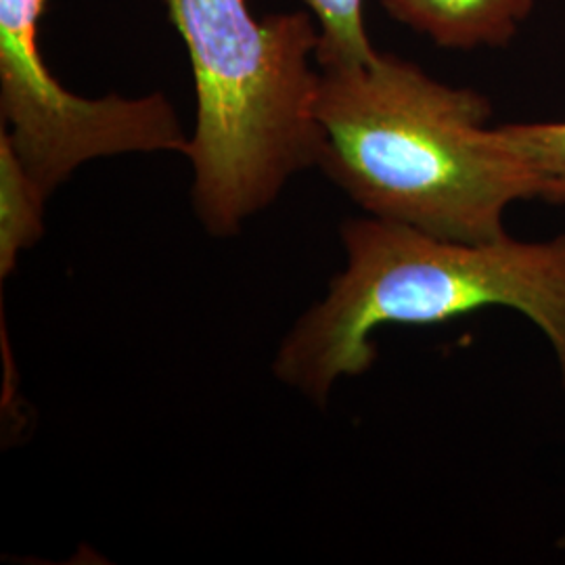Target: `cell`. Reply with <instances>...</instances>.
<instances>
[{
  "label": "cell",
  "mask_w": 565,
  "mask_h": 565,
  "mask_svg": "<svg viewBox=\"0 0 565 565\" xmlns=\"http://www.w3.org/2000/svg\"><path fill=\"white\" fill-rule=\"evenodd\" d=\"M319 168L352 202L443 239L507 237V205L530 189L499 130L486 126L480 93L387 53L319 65Z\"/></svg>",
  "instance_id": "1"
},
{
  "label": "cell",
  "mask_w": 565,
  "mask_h": 565,
  "mask_svg": "<svg viewBox=\"0 0 565 565\" xmlns=\"http://www.w3.org/2000/svg\"><path fill=\"white\" fill-rule=\"evenodd\" d=\"M343 268L291 324L273 373L324 406L333 387L364 375L385 324H438L505 306L545 331L565 373V235L548 243L443 239L375 216L340 231Z\"/></svg>",
  "instance_id": "2"
},
{
  "label": "cell",
  "mask_w": 565,
  "mask_h": 565,
  "mask_svg": "<svg viewBox=\"0 0 565 565\" xmlns=\"http://www.w3.org/2000/svg\"><path fill=\"white\" fill-rule=\"evenodd\" d=\"M195 78L191 203L214 239H233L319 168L315 103L321 32L306 13L254 18L245 0H163Z\"/></svg>",
  "instance_id": "3"
},
{
  "label": "cell",
  "mask_w": 565,
  "mask_h": 565,
  "mask_svg": "<svg viewBox=\"0 0 565 565\" xmlns=\"http://www.w3.org/2000/svg\"><path fill=\"white\" fill-rule=\"evenodd\" d=\"M49 0H0L2 132L51 198L86 162L128 153H182L191 137L162 93L84 99L49 70L39 25Z\"/></svg>",
  "instance_id": "4"
},
{
  "label": "cell",
  "mask_w": 565,
  "mask_h": 565,
  "mask_svg": "<svg viewBox=\"0 0 565 565\" xmlns=\"http://www.w3.org/2000/svg\"><path fill=\"white\" fill-rule=\"evenodd\" d=\"M394 20L446 49L505 44L534 0H382Z\"/></svg>",
  "instance_id": "5"
},
{
  "label": "cell",
  "mask_w": 565,
  "mask_h": 565,
  "mask_svg": "<svg viewBox=\"0 0 565 565\" xmlns=\"http://www.w3.org/2000/svg\"><path fill=\"white\" fill-rule=\"evenodd\" d=\"M46 195L30 179L4 132H0V279L18 268L21 254L44 235Z\"/></svg>",
  "instance_id": "6"
},
{
  "label": "cell",
  "mask_w": 565,
  "mask_h": 565,
  "mask_svg": "<svg viewBox=\"0 0 565 565\" xmlns=\"http://www.w3.org/2000/svg\"><path fill=\"white\" fill-rule=\"evenodd\" d=\"M497 130L524 174L530 198L565 203V121L505 124Z\"/></svg>",
  "instance_id": "7"
},
{
  "label": "cell",
  "mask_w": 565,
  "mask_h": 565,
  "mask_svg": "<svg viewBox=\"0 0 565 565\" xmlns=\"http://www.w3.org/2000/svg\"><path fill=\"white\" fill-rule=\"evenodd\" d=\"M321 25L317 65L361 63L375 57L364 30L363 0H306Z\"/></svg>",
  "instance_id": "8"
}]
</instances>
